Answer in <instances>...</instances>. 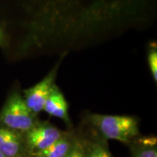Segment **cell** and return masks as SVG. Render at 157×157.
<instances>
[{"label": "cell", "mask_w": 157, "mask_h": 157, "mask_svg": "<svg viewBox=\"0 0 157 157\" xmlns=\"http://www.w3.org/2000/svg\"><path fill=\"white\" fill-rule=\"evenodd\" d=\"M90 120L106 139L129 143L139 135L138 121L131 116L90 115Z\"/></svg>", "instance_id": "obj_1"}, {"label": "cell", "mask_w": 157, "mask_h": 157, "mask_svg": "<svg viewBox=\"0 0 157 157\" xmlns=\"http://www.w3.org/2000/svg\"><path fill=\"white\" fill-rule=\"evenodd\" d=\"M36 123V115L27 106L23 96L17 92L11 93L0 112V125L24 134Z\"/></svg>", "instance_id": "obj_2"}, {"label": "cell", "mask_w": 157, "mask_h": 157, "mask_svg": "<svg viewBox=\"0 0 157 157\" xmlns=\"http://www.w3.org/2000/svg\"><path fill=\"white\" fill-rule=\"evenodd\" d=\"M64 134L50 123L37 122L24 133L27 148L31 155L48 148Z\"/></svg>", "instance_id": "obj_3"}, {"label": "cell", "mask_w": 157, "mask_h": 157, "mask_svg": "<svg viewBox=\"0 0 157 157\" xmlns=\"http://www.w3.org/2000/svg\"><path fill=\"white\" fill-rule=\"evenodd\" d=\"M60 61L45 77L34 86L23 91V96L27 106L36 115L44 109L45 103L55 85Z\"/></svg>", "instance_id": "obj_4"}, {"label": "cell", "mask_w": 157, "mask_h": 157, "mask_svg": "<svg viewBox=\"0 0 157 157\" xmlns=\"http://www.w3.org/2000/svg\"><path fill=\"white\" fill-rule=\"evenodd\" d=\"M0 151L7 157H24L29 151L24 134L0 125Z\"/></svg>", "instance_id": "obj_5"}, {"label": "cell", "mask_w": 157, "mask_h": 157, "mask_svg": "<svg viewBox=\"0 0 157 157\" xmlns=\"http://www.w3.org/2000/svg\"><path fill=\"white\" fill-rule=\"evenodd\" d=\"M43 110L49 115L59 118L68 124L71 123L67 101L63 94L56 84L51 90Z\"/></svg>", "instance_id": "obj_6"}, {"label": "cell", "mask_w": 157, "mask_h": 157, "mask_svg": "<svg viewBox=\"0 0 157 157\" xmlns=\"http://www.w3.org/2000/svg\"><path fill=\"white\" fill-rule=\"evenodd\" d=\"M74 141L63 135L48 148L32 154L34 157H65L73 145Z\"/></svg>", "instance_id": "obj_7"}, {"label": "cell", "mask_w": 157, "mask_h": 157, "mask_svg": "<svg viewBox=\"0 0 157 157\" xmlns=\"http://www.w3.org/2000/svg\"><path fill=\"white\" fill-rule=\"evenodd\" d=\"M85 147L86 157H112L109 151L100 143H89Z\"/></svg>", "instance_id": "obj_8"}, {"label": "cell", "mask_w": 157, "mask_h": 157, "mask_svg": "<svg viewBox=\"0 0 157 157\" xmlns=\"http://www.w3.org/2000/svg\"><path fill=\"white\" fill-rule=\"evenodd\" d=\"M148 64L155 82H157V49L156 46H153L149 49L148 52Z\"/></svg>", "instance_id": "obj_9"}, {"label": "cell", "mask_w": 157, "mask_h": 157, "mask_svg": "<svg viewBox=\"0 0 157 157\" xmlns=\"http://www.w3.org/2000/svg\"><path fill=\"white\" fill-rule=\"evenodd\" d=\"M65 157H86V147L78 140L74 141L69 151Z\"/></svg>", "instance_id": "obj_10"}, {"label": "cell", "mask_w": 157, "mask_h": 157, "mask_svg": "<svg viewBox=\"0 0 157 157\" xmlns=\"http://www.w3.org/2000/svg\"><path fill=\"white\" fill-rule=\"evenodd\" d=\"M135 157H157L156 148H147L137 151Z\"/></svg>", "instance_id": "obj_11"}, {"label": "cell", "mask_w": 157, "mask_h": 157, "mask_svg": "<svg viewBox=\"0 0 157 157\" xmlns=\"http://www.w3.org/2000/svg\"><path fill=\"white\" fill-rule=\"evenodd\" d=\"M5 43V35L3 29L0 26V46L3 47Z\"/></svg>", "instance_id": "obj_12"}, {"label": "cell", "mask_w": 157, "mask_h": 157, "mask_svg": "<svg viewBox=\"0 0 157 157\" xmlns=\"http://www.w3.org/2000/svg\"><path fill=\"white\" fill-rule=\"evenodd\" d=\"M37 1L44 3L45 2H66V0H37ZM66 1H68V0H66Z\"/></svg>", "instance_id": "obj_13"}, {"label": "cell", "mask_w": 157, "mask_h": 157, "mask_svg": "<svg viewBox=\"0 0 157 157\" xmlns=\"http://www.w3.org/2000/svg\"><path fill=\"white\" fill-rule=\"evenodd\" d=\"M0 157H7V156H5V155H4V154H2V153L0 151Z\"/></svg>", "instance_id": "obj_14"}]
</instances>
